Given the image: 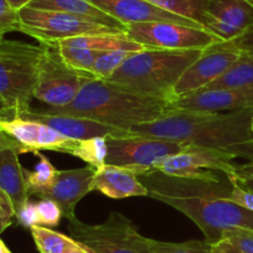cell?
I'll return each instance as SVG.
<instances>
[{
	"label": "cell",
	"instance_id": "6da1fadb",
	"mask_svg": "<svg viewBox=\"0 0 253 253\" xmlns=\"http://www.w3.org/2000/svg\"><path fill=\"white\" fill-rule=\"evenodd\" d=\"M148 197L161 201L193 221L209 243L221 240L227 228L253 231V212L227 198L232 184L227 176L217 180L175 178L158 170L138 175Z\"/></svg>",
	"mask_w": 253,
	"mask_h": 253
},
{
	"label": "cell",
	"instance_id": "7a4b0ae2",
	"mask_svg": "<svg viewBox=\"0 0 253 253\" xmlns=\"http://www.w3.org/2000/svg\"><path fill=\"white\" fill-rule=\"evenodd\" d=\"M252 121L253 108L219 113L172 108L156 121L135 126L130 133L220 149L251 161Z\"/></svg>",
	"mask_w": 253,
	"mask_h": 253
},
{
	"label": "cell",
	"instance_id": "3957f363",
	"mask_svg": "<svg viewBox=\"0 0 253 253\" xmlns=\"http://www.w3.org/2000/svg\"><path fill=\"white\" fill-rule=\"evenodd\" d=\"M172 109L168 101L126 91L100 78L84 84L73 102L64 107H47L49 114L81 117L130 131L142 123L156 121Z\"/></svg>",
	"mask_w": 253,
	"mask_h": 253
},
{
	"label": "cell",
	"instance_id": "277c9868",
	"mask_svg": "<svg viewBox=\"0 0 253 253\" xmlns=\"http://www.w3.org/2000/svg\"><path fill=\"white\" fill-rule=\"evenodd\" d=\"M203 50L143 49L132 52L109 79L110 83L142 96L175 101L174 88Z\"/></svg>",
	"mask_w": 253,
	"mask_h": 253
},
{
	"label": "cell",
	"instance_id": "5b68a950",
	"mask_svg": "<svg viewBox=\"0 0 253 253\" xmlns=\"http://www.w3.org/2000/svg\"><path fill=\"white\" fill-rule=\"evenodd\" d=\"M42 52V44L5 39L0 44V98L11 118L31 108Z\"/></svg>",
	"mask_w": 253,
	"mask_h": 253
},
{
	"label": "cell",
	"instance_id": "8992f818",
	"mask_svg": "<svg viewBox=\"0 0 253 253\" xmlns=\"http://www.w3.org/2000/svg\"><path fill=\"white\" fill-rule=\"evenodd\" d=\"M68 231L71 237L93 253H151V238L141 235L132 221L115 211L98 225L72 218Z\"/></svg>",
	"mask_w": 253,
	"mask_h": 253
},
{
	"label": "cell",
	"instance_id": "52a82bcc",
	"mask_svg": "<svg viewBox=\"0 0 253 253\" xmlns=\"http://www.w3.org/2000/svg\"><path fill=\"white\" fill-rule=\"evenodd\" d=\"M19 15L20 32L34 37L39 44H58L64 40L88 35H126V31L68 12L26 6L20 10Z\"/></svg>",
	"mask_w": 253,
	"mask_h": 253
},
{
	"label": "cell",
	"instance_id": "ba28073f",
	"mask_svg": "<svg viewBox=\"0 0 253 253\" xmlns=\"http://www.w3.org/2000/svg\"><path fill=\"white\" fill-rule=\"evenodd\" d=\"M35 98L48 107H64L72 103L84 84L96 78L90 72L69 66L62 57L57 44H42Z\"/></svg>",
	"mask_w": 253,
	"mask_h": 253
},
{
	"label": "cell",
	"instance_id": "9c48e42d",
	"mask_svg": "<svg viewBox=\"0 0 253 253\" xmlns=\"http://www.w3.org/2000/svg\"><path fill=\"white\" fill-rule=\"evenodd\" d=\"M189 144L153 136L130 134L108 136V165L132 170L136 175L155 170L156 165L167 156L180 153Z\"/></svg>",
	"mask_w": 253,
	"mask_h": 253
},
{
	"label": "cell",
	"instance_id": "30bf717a",
	"mask_svg": "<svg viewBox=\"0 0 253 253\" xmlns=\"http://www.w3.org/2000/svg\"><path fill=\"white\" fill-rule=\"evenodd\" d=\"M235 158L227 151L208 146L188 145L180 153L167 156L156 165L155 170L169 176L203 180H217V174L227 176L234 183L236 175Z\"/></svg>",
	"mask_w": 253,
	"mask_h": 253
},
{
	"label": "cell",
	"instance_id": "8fae6325",
	"mask_svg": "<svg viewBox=\"0 0 253 253\" xmlns=\"http://www.w3.org/2000/svg\"><path fill=\"white\" fill-rule=\"evenodd\" d=\"M126 35L145 49L157 50H204L220 41L204 27L169 21L130 24L126 26Z\"/></svg>",
	"mask_w": 253,
	"mask_h": 253
},
{
	"label": "cell",
	"instance_id": "7c38bea8",
	"mask_svg": "<svg viewBox=\"0 0 253 253\" xmlns=\"http://www.w3.org/2000/svg\"><path fill=\"white\" fill-rule=\"evenodd\" d=\"M241 55L234 41H219L208 46L182 74L174 88L175 98L211 84L226 73Z\"/></svg>",
	"mask_w": 253,
	"mask_h": 253
},
{
	"label": "cell",
	"instance_id": "4fadbf2b",
	"mask_svg": "<svg viewBox=\"0 0 253 253\" xmlns=\"http://www.w3.org/2000/svg\"><path fill=\"white\" fill-rule=\"evenodd\" d=\"M0 129L19 143L21 154L41 150L71 154L78 143L42 122L21 117L0 119Z\"/></svg>",
	"mask_w": 253,
	"mask_h": 253
},
{
	"label": "cell",
	"instance_id": "5bb4252c",
	"mask_svg": "<svg viewBox=\"0 0 253 253\" xmlns=\"http://www.w3.org/2000/svg\"><path fill=\"white\" fill-rule=\"evenodd\" d=\"M253 24V0H209L203 26L220 41H232Z\"/></svg>",
	"mask_w": 253,
	"mask_h": 253
},
{
	"label": "cell",
	"instance_id": "9a60e30c",
	"mask_svg": "<svg viewBox=\"0 0 253 253\" xmlns=\"http://www.w3.org/2000/svg\"><path fill=\"white\" fill-rule=\"evenodd\" d=\"M173 109L192 112H232L253 108V88L224 87L203 88L179 97L170 104Z\"/></svg>",
	"mask_w": 253,
	"mask_h": 253
},
{
	"label": "cell",
	"instance_id": "2e32d148",
	"mask_svg": "<svg viewBox=\"0 0 253 253\" xmlns=\"http://www.w3.org/2000/svg\"><path fill=\"white\" fill-rule=\"evenodd\" d=\"M96 169L86 165L83 168L58 170L53 185L39 196L40 198H51L62 208L67 220L77 217L76 206L86 193L91 192V181Z\"/></svg>",
	"mask_w": 253,
	"mask_h": 253
},
{
	"label": "cell",
	"instance_id": "e0dca14e",
	"mask_svg": "<svg viewBox=\"0 0 253 253\" xmlns=\"http://www.w3.org/2000/svg\"><path fill=\"white\" fill-rule=\"evenodd\" d=\"M20 154L19 143L0 129V189L11 201L15 215L30 201Z\"/></svg>",
	"mask_w": 253,
	"mask_h": 253
},
{
	"label": "cell",
	"instance_id": "ac0fdd59",
	"mask_svg": "<svg viewBox=\"0 0 253 253\" xmlns=\"http://www.w3.org/2000/svg\"><path fill=\"white\" fill-rule=\"evenodd\" d=\"M90 1L125 26L130 24H140V22L169 21L193 27H203L194 20L165 11L148 2L147 0H90Z\"/></svg>",
	"mask_w": 253,
	"mask_h": 253
},
{
	"label": "cell",
	"instance_id": "d6986e66",
	"mask_svg": "<svg viewBox=\"0 0 253 253\" xmlns=\"http://www.w3.org/2000/svg\"><path fill=\"white\" fill-rule=\"evenodd\" d=\"M17 117L42 122L74 140H85L95 136H126L131 134L128 130L106 126L91 119L64 114H49L42 111H34L31 108Z\"/></svg>",
	"mask_w": 253,
	"mask_h": 253
},
{
	"label": "cell",
	"instance_id": "ffe728a7",
	"mask_svg": "<svg viewBox=\"0 0 253 253\" xmlns=\"http://www.w3.org/2000/svg\"><path fill=\"white\" fill-rule=\"evenodd\" d=\"M91 191H99L115 200L135 196L148 197V189L132 170L108 164L96 169L91 181Z\"/></svg>",
	"mask_w": 253,
	"mask_h": 253
},
{
	"label": "cell",
	"instance_id": "44dd1931",
	"mask_svg": "<svg viewBox=\"0 0 253 253\" xmlns=\"http://www.w3.org/2000/svg\"><path fill=\"white\" fill-rule=\"evenodd\" d=\"M30 7L41 10H53V11L68 12V14L78 15L85 19L94 20L99 24L114 27V29L126 31V26L106 14L105 11L96 6L90 0H34Z\"/></svg>",
	"mask_w": 253,
	"mask_h": 253
},
{
	"label": "cell",
	"instance_id": "7402d4cb",
	"mask_svg": "<svg viewBox=\"0 0 253 253\" xmlns=\"http://www.w3.org/2000/svg\"><path fill=\"white\" fill-rule=\"evenodd\" d=\"M30 231L40 253H68L81 246L71 236L57 232L46 226H34Z\"/></svg>",
	"mask_w": 253,
	"mask_h": 253
},
{
	"label": "cell",
	"instance_id": "603a6c76",
	"mask_svg": "<svg viewBox=\"0 0 253 253\" xmlns=\"http://www.w3.org/2000/svg\"><path fill=\"white\" fill-rule=\"evenodd\" d=\"M224 87H244L253 88V55L244 54L232 64L231 68L219 79L205 88H224Z\"/></svg>",
	"mask_w": 253,
	"mask_h": 253
},
{
	"label": "cell",
	"instance_id": "cb8c5ba5",
	"mask_svg": "<svg viewBox=\"0 0 253 253\" xmlns=\"http://www.w3.org/2000/svg\"><path fill=\"white\" fill-rule=\"evenodd\" d=\"M34 154L39 158V163L36 164L35 170L30 171L25 169V178H26L27 191H29L30 196L34 195L39 197L43 191L53 185L58 170L41 151H36Z\"/></svg>",
	"mask_w": 253,
	"mask_h": 253
},
{
	"label": "cell",
	"instance_id": "d4e9b609",
	"mask_svg": "<svg viewBox=\"0 0 253 253\" xmlns=\"http://www.w3.org/2000/svg\"><path fill=\"white\" fill-rule=\"evenodd\" d=\"M72 156L85 161L88 165L95 169L106 165L108 156V136H95V138L78 140L77 145L71 153Z\"/></svg>",
	"mask_w": 253,
	"mask_h": 253
},
{
	"label": "cell",
	"instance_id": "484cf974",
	"mask_svg": "<svg viewBox=\"0 0 253 253\" xmlns=\"http://www.w3.org/2000/svg\"><path fill=\"white\" fill-rule=\"evenodd\" d=\"M147 1L165 11L194 20L203 26L204 14L209 0H147Z\"/></svg>",
	"mask_w": 253,
	"mask_h": 253
},
{
	"label": "cell",
	"instance_id": "4316f807",
	"mask_svg": "<svg viewBox=\"0 0 253 253\" xmlns=\"http://www.w3.org/2000/svg\"><path fill=\"white\" fill-rule=\"evenodd\" d=\"M57 45H58V49L62 57H63V60L69 66H72L76 69H79V71L90 72V73L96 59L99 57V55L103 54V52L98 51V50L71 47L62 44Z\"/></svg>",
	"mask_w": 253,
	"mask_h": 253
},
{
	"label": "cell",
	"instance_id": "83f0119b",
	"mask_svg": "<svg viewBox=\"0 0 253 253\" xmlns=\"http://www.w3.org/2000/svg\"><path fill=\"white\" fill-rule=\"evenodd\" d=\"M150 243L151 253H211V243L207 240L165 242L151 238Z\"/></svg>",
	"mask_w": 253,
	"mask_h": 253
},
{
	"label": "cell",
	"instance_id": "f1b7e54d",
	"mask_svg": "<svg viewBox=\"0 0 253 253\" xmlns=\"http://www.w3.org/2000/svg\"><path fill=\"white\" fill-rule=\"evenodd\" d=\"M132 52L126 51V50H111V51H105L96 59L94 63L91 73L96 77L106 81L110 78L114 73L119 69V67L125 62Z\"/></svg>",
	"mask_w": 253,
	"mask_h": 253
},
{
	"label": "cell",
	"instance_id": "f546056e",
	"mask_svg": "<svg viewBox=\"0 0 253 253\" xmlns=\"http://www.w3.org/2000/svg\"><path fill=\"white\" fill-rule=\"evenodd\" d=\"M36 206L39 211L40 225L48 226V227L59 225L61 218L63 217V212L56 201L51 198H41L39 202H36Z\"/></svg>",
	"mask_w": 253,
	"mask_h": 253
},
{
	"label": "cell",
	"instance_id": "4dcf8cb0",
	"mask_svg": "<svg viewBox=\"0 0 253 253\" xmlns=\"http://www.w3.org/2000/svg\"><path fill=\"white\" fill-rule=\"evenodd\" d=\"M222 238L230 241L235 247L245 253H253V231L241 227L227 228L222 232Z\"/></svg>",
	"mask_w": 253,
	"mask_h": 253
},
{
	"label": "cell",
	"instance_id": "1f68e13d",
	"mask_svg": "<svg viewBox=\"0 0 253 253\" xmlns=\"http://www.w3.org/2000/svg\"><path fill=\"white\" fill-rule=\"evenodd\" d=\"M0 31H20L19 11L9 2V0H0Z\"/></svg>",
	"mask_w": 253,
	"mask_h": 253
},
{
	"label": "cell",
	"instance_id": "d6a6232c",
	"mask_svg": "<svg viewBox=\"0 0 253 253\" xmlns=\"http://www.w3.org/2000/svg\"><path fill=\"white\" fill-rule=\"evenodd\" d=\"M15 218L17 220V222L21 226L26 228H31L34 226L40 225V217H39V211H37L36 202H32L29 201L26 202V205L19 211V212L15 215Z\"/></svg>",
	"mask_w": 253,
	"mask_h": 253
},
{
	"label": "cell",
	"instance_id": "836d02e7",
	"mask_svg": "<svg viewBox=\"0 0 253 253\" xmlns=\"http://www.w3.org/2000/svg\"><path fill=\"white\" fill-rule=\"evenodd\" d=\"M232 184H237L253 192V160L236 164V175Z\"/></svg>",
	"mask_w": 253,
	"mask_h": 253
},
{
	"label": "cell",
	"instance_id": "e575fe53",
	"mask_svg": "<svg viewBox=\"0 0 253 253\" xmlns=\"http://www.w3.org/2000/svg\"><path fill=\"white\" fill-rule=\"evenodd\" d=\"M230 201L236 202L237 205L242 206V207L247 208V210L253 212V192L250 190H246L242 186L237 185V184H232V189L230 191L229 196H227Z\"/></svg>",
	"mask_w": 253,
	"mask_h": 253
},
{
	"label": "cell",
	"instance_id": "d590c367",
	"mask_svg": "<svg viewBox=\"0 0 253 253\" xmlns=\"http://www.w3.org/2000/svg\"><path fill=\"white\" fill-rule=\"evenodd\" d=\"M15 210L6 193L0 189V231H5L12 223Z\"/></svg>",
	"mask_w": 253,
	"mask_h": 253
},
{
	"label": "cell",
	"instance_id": "8d00e7d4",
	"mask_svg": "<svg viewBox=\"0 0 253 253\" xmlns=\"http://www.w3.org/2000/svg\"><path fill=\"white\" fill-rule=\"evenodd\" d=\"M237 47L241 50L244 54H252L253 55V24L245 34L237 39L232 40Z\"/></svg>",
	"mask_w": 253,
	"mask_h": 253
},
{
	"label": "cell",
	"instance_id": "74e56055",
	"mask_svg": "<svg viewBox=\"0 0 253 253\" xmlns=\"http://www.w3.org/2000/svg\"><path fill=\"white\" fill-rule=\"evenodd\" d=\"M211 253H245V252H242L241 250L235 247L230 241L222 238V240H220L219 242L212 243Z\"/></svg>",
	"mask_w": 253,
	"mask_h": 253
},
{
	"label": "cell",
	"instance_id": "f35d334b",
	"mask_svg": "<svg viewBox=\"0 0 253 253\" xmlns=\"http://www.w3.org/2000/svg\"><path fill=\"white\" fill-rule=\"evenodd\" d=\"M32 1H34V0H9L10 4H11L17 11H20V10L24 9V7L29 6Z\"/></svg>",
	"mask_w": 253,
	"mask_h": 253
},
{
	"label": "cell",
	"instance_id": "ab89813d",
	"mask_svg": "<svg viewBox=\"0 0 253 253\" xmlns=\"http://www.w3.org/2000/svg\"><path fill=\"white\" fill-rule=\"evenodd\" d=\"M11 118V114H10L9 109L6 108L5 103L2 102V99L0 98V119H10Z\"/></svg>",
	"mask_w": 253,
	"mask_h": 253
},
{
	"label": "cell",
	"instance_id": "60d3db41",
	"mask_svg": "<svg viewBox=\"0 0 253 253\" xmlns=\"http://www.w3.org/2000/svg\"><path fill=\"white\" fill-rule=\"evenodd\" d=\"M68 253H93L91 252V251H89V250H86L85 247H83V246H79V247H77V248H74V250H72V251H69Z\"/></svg>",
	"mask_w": 253,
	"mask_h": 253
},
{
	"label": "cell",
	"instance_id": "b9f144b4",
	"mask_svg": "<svg viewBox=\"0 0 253 253\" xmlns=\"http://www.w3.org/2000/svg\"><path fill=\"white\" fill-rule=\"evenodd\" d=\"M0 253H12L11 251H10L9 248L6 247V245H5V243L2 242L1 240H0Z\"/></svg>",
	"mask_w": 253,
	"mask_h": 253
},
{
	"label": "cell",
	"instance_id": "7bdbcfd3",
	"mask_svg": "<svg viewBox=\"0 0 253 253\" xmlns=\"http://www.w3.org/2000/svg\"><path fill=\"white\" fill-rule=\"evenodd\" d=\"M4 32H1V31H0V44H1V41H2V40H4Z\"/></svg>",
	"mask_w": 253,
	"mask_h": 253
},
{
	"label": "cell",
	"instance_id": "ee69618b",
	"mask_svg": "<svg viewBox=\"0 0 253 253\" xmlns=\"http://www.w3.org/2000/svg\"><path fill=\"white\" fill-rule=\"evenodd\" d=\"M251 128H252V134H253V121H252V126H251Z\"/></svg>",
	"mask_w": 253,
	"mask_h": 253
},
{
	"label": "cell",
	"instance_id": "f6af8a7d",
	"mask_svg": "<svg viewBox=\"0 0 253 253\" xmlns=\"http://www.w3.org/2000/svg\"><path fill=\"white\" fill-rule=\"evenodd\" d=\"M0 233H1V231H0Z\"/></svg>",
	"mask_w": 253,
	"mask_h": 253
}]
</instances>
